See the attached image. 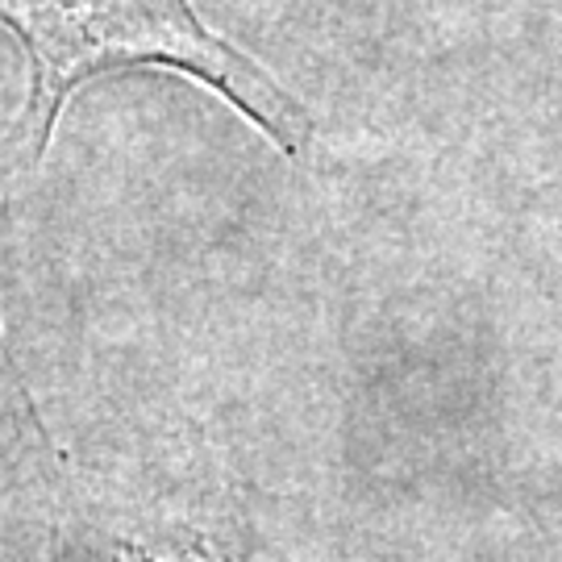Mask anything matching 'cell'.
<instances>
[{
	"label": "cell",
	"mask_w": 562,
	"mask_h": 562,
	"mask_svg": "<svg viewBox=\"0 0 562 562\" xmlns=\"http://www.w3.org/2000/svg\"><path fill=\"white\" fill-rule=\"evenodd\" d=\"M0 25L30 55L25 125L34 130V162L46 155L67 97L117 67L183 71L222 92L280 150H301L308 130L301 104L259 63L204 30L192 0H0Z\"/></svg>",
	"instance_id": "obj_1"
}]
</instances>
